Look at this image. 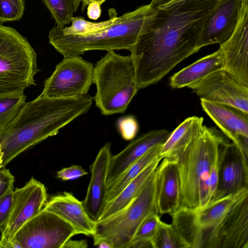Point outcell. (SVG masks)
Returning <instances> with one entry per match:
<instances>
[{"mask_svg":"<svg viewBox=\"0 0 248 248\" xmlns=\"http://www.w3.org/2000/svg\"><path fill=\"white\" fill-rule=\"evenodd\" d=\"M240 8L241 0H220L204 23L200 47L227 41L237 25Z\"/></svg>","mask_w":248,"mask_h":248,"instance_id":"16","label":"cell"},{"mask_svg":"<svg viewBox=\"0 0 248 248\" xmlns=\"http://www.w3.org/2000/svg\"><path fill=\"white\" fill-rule=\"evenodd\" d=\"M77 234L74 228L63 219L42 209L22 226L13 239L21 248H66Z\"/></svg>","mask_w":248,"mask_h":248,"instance_id":"8","label":"cell"},{"mask_svg":"<svg viewBox=\"0 0 248 248\" xmlns=\"http://www.w3.org/2000/svg\"><path fill=\"white\" fill-rule=\"evenodd\" d=\"M23 91L0 94V129L11 123L26 103Z\"/></svg>","mask_w":248,"mask_h":248,"instance_id":"25","label":"cell"},{"mask_svg":"<svg viewBox=\"0 0 248 248\" xmlns=\"http://www.w3.org/2000/svg\"><path fill=\"white\" fill-rule=\"evenodd\" d=\"M24 9V0H0V23L20 20Z\"/></svg>","mask_w":248,"mask_h":248,"instance_id":"30","label":"cell"},{"mask_svg":"<svg viewBox=\"0 0 248 248\" xmlns=\"http://www.w3.org/2000/svg\"><path fill=\"white\" fill-rule=\"evenodd\" d=\"M13 189L8 191L0 197V230L5 225L11 209L13 202Z\"/></svg>","mask_w":248,"mask_h":248,"instance_id":"33","label":"cell"},{"mask_svg":"<svg viewBox=\"0 0 248 248\" xmlns=\"http://www.w3.org/2000/svg\"><path fill=\"white\" fill-rule=\"evenodd\" d=\"M162 145V144H159L150 149L107 186L105 205L118 196L149 165L158 158H161L159 155Z\"/></svg>","mask_w":248,"mask_h":248,"instance_id":"24","label":"cell"},{"mask_svg":"<svg viewBox=\"0 0 248 248\" xmlns=\"http://www.w3.org/2000/svg\"><path fill=\"white\" fill-rule=\"evenodd\" d=\"M187 88L201 98L230 105L248 113V86L237 81L224 69L209 74Z\"/></svg>","mask_w":248,"mask_h":248,"instance_id":"12","label":"cell"},{"mask_svg":"<svg viewBox=\"0 0 248 248\" xmlns=\"http://www.w3.org/2000/svg\"><path fill=\"white\" fill-rule=\"evenodd\" d=\"M93 98L88 95L54 98L42 94L26 103L14 120L0 129V148L4 168L21 153L59 130L90 109Z\"/></svg>","mask_w":248,"mask_h":248,"instance_id":"2","label":"cell"},{"mask_svg":"<svg viewBox=\"0 0 248 248\" xmlns=\"http://www.w3.org/2000/svg\"><path fill=\"white\" fill-rule=\"evenodd\" d=\"M87 243L85 240H70L66 246V248H86Z\"/></svg>","mask_w":248,"mask_h":248,"instance_id":"36","label":"cell"},{"mask_svg":"<svg viewBox=\"0 0 248 248\" xmlns=\"http://www.w3.org/2000/svg\"><path fill=\"white\" fill-rule=\"evenodd\" d=\"M2 155H3V153L1 152V149L0 148V169H1V168H2L1 165H2Z\"/></svg>","mask_w":248,"mask_h":248,"instance_id":"42","label":"cell"},{"mask_svg":"<svg viewBox=\"0 0 248 248\" xmlns=\"http://www.w3.org/2000/svg\"><path fill=\"white\" fill-rule=\"evenodd\" d=\"M116 16L99 22H93L86 20L82 17L73 16L71 25L63 28L53 27L58 32L64 35H81L92 33L111 25Z\"/></svg>","mask_w":248,"mask_h":248,"instance_id":"28","label":"cell"},{"mask_svg":"<svg viewBox=\"0 0 248 248\" xmlns=\"http://www.w3.org/2000/svg\"><path fill=\"white\" fill-rule=\"evenodd\" d=\"M151 9L149 4L141 6L116 16L111 25L85 34L64 35L53 27L49 31V43L63 57L80 56L93 50L127 49L131 51Z\"/></svg>","mask_w":248,"mask_h":248,"instance_id":"4","label":"cell"},{"mask_svg":"<svg viewBox=\"0 0 248 248\" xmlns=\"http://www.w3.org/2000/svg\"><path fill=\"white\" fill-rule=\"evenodd\" d=\"M81 2V0H75V10L76 12L78 9Z\"/></svg>","mask_w":248,"mask_h":248,"instance_id":"41","label":"cell"},{"mask_svg":"<svg viewBox=\"0 0 248 248\" xmlns=\"http://www.w3.org/2000/svg\"><path fill=\"white\" fill-rule=\"evenodd\" d=\"M43 209L63 219L74 228L77 234L92 236L95 232L96 222L87 213L83 202L71 193L64 192L52 196Z\"/></svg>","mask_w":248,"mask_h":248,"instance_id":"20","label":"cell"},{"mask_svg":"<svg viewBox=\"0 0 248 248\" xmlns=\"http://www.w3.org/2000/svg\"><path fill=\"white\" fill-rule=\"evenodd\" d=\"M94 66L80 56L64 57L44 83L41 94L54 98L86 95L93 83Z\"/></svg>","mask_w":248,"mask_h":248,"instance_id":"9","label":"cell"},{"mask_svg":"<svg viewBox=\"0 0 248 248\" xmlns=\"http://www.w3.org/2000/svg\"><path fill=\"white\" fill-rule=\"evenodd\" d=\"M112 155L111 143H106L90 167L91 179L82 202L87 213L95 222L99 220L106 204L107 177Z\"/></svg>","mask_w":248,"mask_h":248,"instance_id":"17","label":"cell"},{"mask_svg":"<svg viewBox=\"0 0 248 248\" xmlns=\"http://www.w3.org/2000/svg\"><path fill=\"white\" fill-rule=\"evenodd\" d=\"M245 189H248V159L228 140L219 150L218 184L211 202Z\"/></svg>","mask_w":248,"mask_h":248,"instance_id":"14","label":"cell"},{"mask_svg":"<svg viewBox=\"0 0 248 248\" xmlns=\"http://www.w3.org/2000/svg\"><path fill=\"white\" fill-rule=\"evenodd\" d=\"M117 127L121 137L125 140H133L139 129L138 122L133 115L120 118L117 122Z\"/></svg>","mask_w":248,"mask_h":248,"instance_id":"31","label":"cell"},{"mask_svg":"<svg viewBox=\"0 0 248 248\" xmlns=\"http://www.w3.org/2000/svg\"><path fill=\"white\" fill-rule=\"evenodd\" d=\"M14 181V176L8 169H0V197L13 189Z\"/></svg>","mask_w":248,"mask_h":248,"instance_id":"34","label":"cell"},{"mask_svg":"<svg viewBox=\"0 0 248 248\" xmlns=\"http://www.w3.org/2000/svg\"><path fill=\"white\" fill-rule=\"evenodd\" d=\"M153 213L158 214L155 172L126 207L112 216L96 222L95 232L92 236L93 246L103 240L109 243L112 248H128L140 224Z\"/></svg>","mask_w":248,"mask_h":248,"instance_id":"7","label":"cell"},{"mask_svg":"<svg viewBox=\"0 0 248 248\" xmlns=\"http://www.w3.org/2000/svg\"><path fill=\"white\" fill-rule=\"evenodd\" d=\"M161 160V158H158L149 165L118 196L107 204L98 221L118 213L135 199L153 175Z\"/></svg>","mask_w":248,"mask_h":248,"instance_id":"22","label":"cell"},{"mask_svg":"<svg viewBox=\"0 0 248 248\" xmlns=\"http://www.w3.org/2000/svg\"><path fill=\"white\" fill-rule=\"evenodd\" d=\"M87 174L88 172L81 166L73 165L58 171L56 176L62 181H71L77 180Z\"/></svg>","mask_w":248,"mask_h":248,"instance_id":"32","label":"cell"},{"mask_svg":"<svg viewBox=\"0 0 248 248\" xmlns=\"http://www.w3.org/2000/svg\"><path fill=\"white\" fill-rule=\"evenodd\" d=\"M47 197L44 185L33 177L13 191L10 213L0 231V248H4L22 226L43 208Z\"/></svg>","mask_w":248,"mask_h":248,"instance_id":"10","label":"cell"},{"mask_svg":"<svg viewBox=\"0 0 248 248\" xmlns=\"http://www.w3.org/2000/svg\"><path fill=\"white\" fill-rule=\"evenodd\" d=\"M202 117L191 116L186 118L171 133L162 144L160 157L171 156L183 149L202 131Z\"/></svg>","mask_w":248,"mask_h":248,"instance_id":"23","label":"cell"},{"mask_svg":"<svg viewBox=\"0 0 248 248\" xmlns=\"http://www.w3.org/2000/svg\"><path fill=\"white\" fill-rule=\"evenodd\" d=\"M55 21V26L63 28L71 23L75 10V0H42Z\"/></svg>","mask_w":248,"mask_h":248,"instance_id":"27","label":"cell"},{"mask_svg":"<svg viewBox=\"0 0 248 248\" xmlns=\"http://www.w3.org/2000/svg\"><path fill=\"white\" fill-rule=\"evenodd\" d=\"M223 69L248 86V0H241L239 16L230 38L220 45Z\"/></svg>","mask_w":248,"mask_h":248,"instance_id":"13","label":"cell"},{"mask_svg":"<svg viewBox=\"0 0 248 248\" xmlns=\"http://www.w3.org/2000/svg\"><path fill=\"white\" fill-rule=\"evenodd\" d=\"M171 0H152L149 5L152 10H154L168 3Z\"/></svg>","mask_w":248,"mask_h":248,"instance_id":"37","label":"cell"},{"mask_svg":"<svg viewBox=\"0 0 248 248\" xmlns=\"http://www.w3.org/2000/svg\"><path fill=\"white\" fill-rule=\"evenodd\" d=\"M93 83L96 87L94 99L102 114L124 113L139 90L131 54L108 51L94 67Z\"/></svg>","mask_w":248,"mask_h":248,"instance_id":"5","label":"cell"},{"mask_svg":"<svg viewBox=\"0 0 248 248\" xmlns=\"http://www.w3.org/2000/svg\"><path fill=\"white\" fill-rule=\"evenodd\" d=\"M204 111L248 159V113L226 104L201 98Z\"/></svg>","mask_w":248,"mask_h":248,"instance_id":"15","label":"cell"},{"mask_svg":"<svg viewBox=\"0 0 248 248\" xmlns=\"http://www.w3.org/2000/svg\"><path fill=\"white\" fill-rule=\"evenodd\" d=\"M160 221V216L158 214L149 215L138 227L131 243H142L152 246L151 240L157 231Z\"/></svg>","mask_w":248,"mask_h":248,"instance_id":"29","label":"cell"},{"mask_svg":"<svg viewBox=\"0 0 248 248\" xmlns=\"http://www.w3.org/2000/svg\"><path fill=\"white\" fill-rule=\"evenodd\" d=\"M229 140L215 127L202 132L171 156L177 161L180 182V207L202 209L211 202L209 182L222 144Z\"/></svg>","mask_w":248,"mask_h":248,"instance_id":"3","label":"cell"},{"mask_svg":"<svg viewBox=\"0 0 248 248\" xmlns=\"http://www.w3.org/2000/svg\"><path fill=\"white\" fill-rule=\"evenodd\" d=\"M94 246H96L99 248H112L111 245L105 241H100L96 243Z\"/></svg>","mask_w":248,"mask_h":248,"instance_id":"39","label":"cell"},{"mask_svg":"<svg viewBox=\"0 0 248 248\" xmlns=\"http://www.w3.org/2000/svg\"><path fill=\"white\" fill-rule=\"evenodd\" d=\"M183 0H172L170 1L169 2H168V3L166 4H165V5L159 7H166V6H169V5H170V4H173V3H175L176 2L181 1H183Z\"/></svg>","mask_w":248,"mask_h":248,"instance_id":"40","label":"cell"},{"mask_svg":"<svg viewBox=\"0 0 248 248\" xmlns=\"http://www.w3.org/2000/svg\"><path fill=\"white\" fill-rule=\"evenodd\" d=\"M170 134L165 129L149 131L133 140L118 154L112 155L108 173L107 186L150 149L163 144Z\"/></svg>","mask_w":248,"mask_h":248,"instance_id":"19","label":"cell"},{"mask_svg":"<svg viewBox=\"0 0 248 248\" xmlns=\"http://www.w3.org/2000/svg\"><path fill=\"white\" fill-rule=\"evenodd\" d=\"M197 248H248V195L201 238Z\"/></svg>","mask_w":248,"mask_h":248,"instance_id":"11","label":"cell"},{"mask_svg":"<svg viewBox=\"0 0 248 248\" xmlns=\"http://www.w3.org/2000/svg\"><path fill=\"white\" fill-rule=\"evenodd\" d=\"M151 243L153 248H189L172 224L161 220Z\"/></svg>","mask_w":248,"mask_h":248,"instance_id":"26","label":"cell"},{"mask_svg":"<svg viewBox=\"0 0 248 248\" xmlns=\"http://www.w3.org/2000/svg\"><path fill=\"white\" fill-rule=\"evenodd\" d=\"M36 53L15 29L0 24V94L35 85Z\"/></svg>","mask_w":248,"mask_h":248,"instance_id":"6","label":"cell"},{"mask_svg":"<svg viewBox=\"0 0 248 248\" xmlns=\"http://www.w3.org/2000/svg\"><path fill=\"white\" fill-rule=\"evenodd\" d=\"M220 69H223V57L219 48L172 75L170 79V85L173 89L188 87Z\"/></svg>","mask_w":248,"mask_h":248,"instance_id":"21","label":"cell"},{"mask_svg":"<svg viewBox=\"0 0 248 248\" xmlns=\"http://www.w3.org/2000/svg\"><path fill=\"white\" fill-rule=\"evenodd\" d=\"M106 0H81V11L82 12H84L87 6L92 3V2H96L101 5L103 4Z\"/></svg>","mask_w":248,"mask_h":248,"instance_id":"38","label":"cell"},{"mask_svg":"<svg viewBox=\"0 0 248 248\" xmlns=\"http://www.w3.org/2000/svg\"><path fill=\"white\" fill-rule=\"evenodd\" d=\"M155 173L158 214L160 216L171 215L180 207V182L175 158H162Z\"/></svg>","mask_w":248,"mask_h":248,"instance_id":"18","label":"cell"},{"mask_svg":"<svg viewBox=\"0 0 248 248\" xmlns=\"http://www.w3.org/2000/svg\"><path fill=\"white\" fill-rule=\"evenodd\" d=\"M220 0H185L152 9L130 51L139 89L157 83L201 48L204 23Z\"/></svg>","mask_w":248,"mask_h":248,"instance_id":"1","label":"cell"},{"mask_svg":"<svg viewBox=\"0 0 248 248\" xmlns=\"http://www.w3.org/2000/svg\"><path fill=\"white\" fill-rule=\"evenodd\" d=\"M100 5L98 3L92 2L87 6V15L90 19L97 20L100 16Z\"/></svg>","mask_w":248,"mask_h":248,"instance_id":"35","label":"cell"}]
</instances>
